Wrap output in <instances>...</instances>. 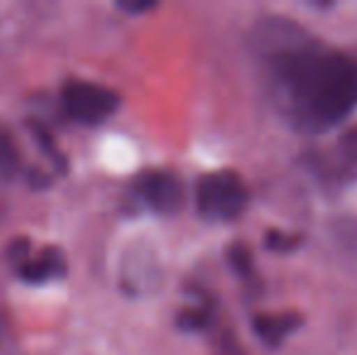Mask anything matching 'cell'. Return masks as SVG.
Returning <instances> with one entry per match:
<instances>
[{"instance_id": "6da1fadb", "label": "cell", "mask_w": 357, "mask_h": 355, "mask_svg": "<svg viewBox=\"0 0 357 355\" xmlns=\"http://www.w3.org/2000/svg\"><path fill=\"white\" fill-rule=\"evenodd\" d=\"M258 49L278 107L299 129L324 132L357 109V61L289 22H270Z\"/></svg>"}, {"instance_id": "7a4b0ae2", "label": "cell", "mask_w": 357, "mask_h": 355, "mask_svg": "<svg viewBox=\"0 0 357 355\" xmlns=\"http://www.w3.org/2000/svg\"><path fill=\"white\" fill-rule=\"evenodd\" d=\"M248 207V188L234 171H214L199 178L197 209L212 222H234Z\"/></svg>"}, {"instance_id": "3957f363", "label": "cell", "mask_w": 357, "mask_h": 355, "mask_svg": "<svg viewBox=\"0 0 357 355\" xmlns=\"http://www.w3.org/2000/svg\"><path fill=\"white\" fill-rule=\"evenodd\" d=\"M61 105L63 112L80 124H98L107 119L117 109L119 98L114 90L98 86V83L78 81L71 78L61 90Z\"/></svg>"}, {"instance_id": "277c9868", "label": "cell", "mask_w": 357, "mask_h": 355, "mask_svg": "<svg viewBox=\"0 0 357 355\" xmlns=\"http://www.w3.org/2000/svg\"><path fill=\"white\" fill-rule=\"evenodd\" d=\"M10 261L15 263V270L24 282H47V280L63 275L66 270V261L59 248H44V251L34 253L27 239H17L13 243Z\"/></svg>"}, {"instance_id": "5b68a950", "label": "cell", "mask_w": 357, "mask_h": 355, "mask_svg": "<svg viewBox=\"0 0 357 355\" xmlns=\"http://www.w3.org/2000/svg\"><path fill=\"white\" fill-rule=\"evenodd\" d=\"M137 195L151 209L160 214H173L183 207L185 188L180 178L170 171H146L134 183Z\"/></svg>"}, {"instance_id": "8992f818", "label": "cell", "mask_w": 357, "mask_h": 355, "mask_svg": "<svg viewBox=\"0 0 357 355\" xmlns=\"http://www.w3.org/2000/svg\"><path fill=\"white\" fill-rule=\"evenodd\" d=\"M301 324L299 314H258L253 319V328L258 333V338L265 346H282L284 338L291 336L296 331V326Z\"/></svg>"}, {"instance_id": "52a82bcc", "label": "cell", "mask_w": 357, "mask_h": 355, "mask_svg": "<svg viewBox=\"0 0 357 355\" xmlns=\"http://www.w3.org/2000/svg\"><path fill=\"white\" fill-rule=\"evenodd\" d=\"M20 173V153L13 134L0 124V180H10Z\"/></svg>"}, {"instance_id": "ba28073f", "label": "cell", "mask_w": 357, "mask_h": 355, "mask_svg": "<svg viewBox=\"0 0 357 355\" xmlns=\"http://www.w3.org/2000/svg\"><path fill=\"white\" fill-rule=\"evenodd\" d=\"M29 127H32V132L37 134L39 144H42V149L49 153V158H54V161L59 163V168H66V161H63V153L59 151V146H56V142L52 139V134H49L47 129H44L39 122H29Z\"/></svg>"}, {"instance_id": "9c48e42d", "label": "cell", "mask_w": 357, "mask_h": 355, "mask_svg": "<svg viewBox=\"0 0 357 355\" xmlns=\"http://www.w3.org/2000/svg\"><path fill=\"white\" fill-rule=\"evenodd\" d=\"M209 317H212V312H209L207 304H199V307L185 309V312L180 314V326L202 328V326H207V324H209Z\"/></svg>"}, {"instance_id": "30bf717a", "label": "cell", "mask_w": 357, "mask_h": 355, "mask_svg": "<svg viewBox=\"0 0 357 355\" xmlns=\"http://www.w3.org/2000/svg\"><path fill=\"white\" fill-rule=\"evenodd\" d=\"M338 153L348 166L357 168V127L348 129V132L343 134V139H340V144H338Z\"/></svg>"}, {"instance_id": "8fae6325", "label": "cell", "mask_w": 357, "mask_h": 355, "mask_svg": "<svg viewBox=\"0 0 357 355\" xmlns=\"http://www.w3.org/2000/svg\"><path fill=\"white\" fill-rule=\"evenodd\" d=\"M229 258L231 263H234V268L238 270V273H248L250 270V253L248 248L243 246V243H234V246L229 248Z\"/></svg>"}, {"instance_id": "7c38bea8", "label": "cell", "mask_w": 357, "mask_h": 355, "mask_svg": "<svg viewBox=\"0 0 357 355\" xmlns=\"http://www.w3.org/2000/svg\"><path fill=\"white\" fill-rule=\"evenodd\" d=\"M216 355H243V351H241L234 338L226 336V338H221L219 346H216Z\"/></svg>"}, {"instance_id": "4fadbf2b", "label": "cell", "mask_w": 357, "mask_h": 355, "mask_svg": "<svg viewBox=\"0 0 357 355\" xmlns=\"http://www.w3.org/2000/svg\"><path fill=\"white\" fill-rule=\"evenodd\" d=\"M119 8L127 10V13H146V10H151L153 5L151 3H119Z\"/></svg>"}]
</instances>
